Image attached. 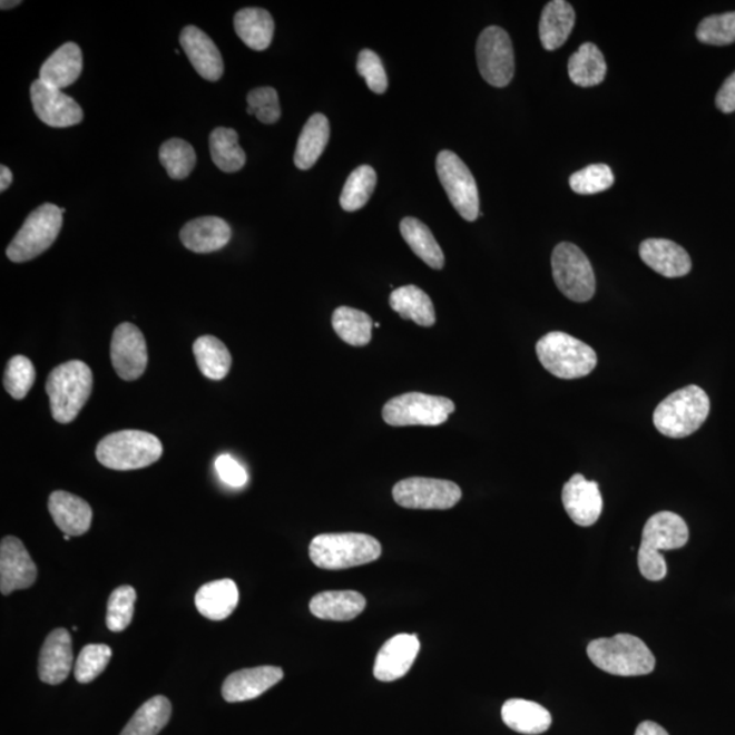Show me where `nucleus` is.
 Returning <instances> with one entry per match:
<instances>
[{"mask_svg": "<svg viewBox=\"0 0 735 735\" xmlns=\"http://www.w3.org/2000/svg\"><path fill=\"white\" fill-rule=\"evenodd\" d=\"M365 606L366 599L357 591H324L311 599L310 610L321 620L351 621Z\"/></svg>", "mask_w": 735, "mask_h": 735, "instance_id": "nucleus-26", "label": "nucleus"}, {"mask_svg": "<svg viewBox=\"0 0 735 735\" xmlns=\"http://www.w3.org/2000/svg\"><path fill=\"white\" fill-rule=\"evenodd\" d=\"M161 455L163 444L155 434L133 429L108 434L96 449L98 462L119 471L147 468Z\"/></svg>", "mask_w": 735, "mask_h": 735, "instance_id": "nucleus-7", "label": "nucleus"}, {"mask_svg": "<svg viewBox=\"0 0 735 735\" xmlns=\"http://www.w3.org/2000/svg\"><path fill=\"white\" fill-rule=\"evenodd\" d=\"M329 139L330 122L326 116L312 115L300 134L296 153H294V165L302 170L314 167L326 149Z\"/></svg>", "mask_w": 735, "mask_h": 735, "instance_id": "nucleus-32", "label": "nucleus"}, {"mask_svg": "<svg viewBox=\"0 0 735 735\" xmlns=\"http://www.w3.org/2000/svg\"><path fill=\"white\" fill-rule=\"evenodd\" d=\"M22 2H17V0H12V2H9V0H3L2 3H0V9L2 10H9L12 8H17V6H20Z\"/></svg>", "mask_w": 735, "mask_h": 735, "instance_id": "nucleus-52", "label": "nucleus"}, {"mask_svg": "<svg viewBox=\"0 0 735 735\" xmlns=\"http://www.w3.org/2000/svg\"><path fill=\"white\" fill-rule=\"evenodd\" d=\"M716 108L723 114L735 112V71L728 77L716 95Z\"/></svg>", "mask_w": 735, "mask_h": 735, "instance_id": "nucleus-49", "label": "nucleus"}, {"mask_svg": "<svg viewBox=\"0 0 735 735\" xmlns=\"http://www.w3.org/2000/svg\"><path fill=\"white\" fill-rule=\"evenodd\" d=\"M376 171L370 165H361L347 177L341 194V207L345 212L363 208L376 187Z\"/></svg>", "mask_w": 735, "mask_h": 735, "instance_id": "nucleus-39", "label": "nucleus"}, {"mask_svg": "<svg viewBox=\"0 0 735 735\" xmlns=\"http://www.w3.org/2000/svg\"><path fill=\"white\" fill-rule=\"evenodd\" d=\"M639 254L648 267L666 278L684 277L692 268L689 254L667 238H647L640 244Z\"/></svg>", "mask_w": 735, "mask_h": 735, "instance_id": "nucleus-21", "label": "nucleus"}, {"mask_svg": "<svg viewBox=\"0 0 735 735\" xmlns=\"http://www.w3.org/2000/svg\"><path fill=\"white\" fill-rule=\"evenodd\" d=\"M357 71L365 79L367 88L373 94L383 95L389 88L388 74H385L382 59L371 49H363L359 55Z\"/></svg>", "mask_w": 735, "mask_h": 735, "instance_id": "nucleus-47", "label": "nucleus"}, {"mask_svg": "<svg viewBox=\"0 0 735 735\" xmlns=\"http://www.w3.org/2000/svg\"><path fill=\"white\" fill-rule=\"evenodd\" d=\"M615 183V175L605 164L588 165L569 177L572 192L580 195H594L606 192Z\"/></svg>", "mask_w": 735, "mask_h": 735, "instance_id": "nucleus-42", "label": "nucleus"}, {"mask_svg": "<svg viewBox=\"0 0 735 735\" xmlns=\"http://www.w3.org/2000/svg\"><path fill=\"white\" fill-rule=\"evenodd\" d=\"M373 327L379 329V327H380V323H373Z\"/></svg>", "mask_w": 735, "mask_h": 735, "instance_id": "nucleus-53", "label": "nucleus"}, {"mask_svg": "<svg viewBox=\"0 0 735 735\" xmlns=\"http://www.w3.org/2000/svg\"><path fill=\"white\" fill-rule=\"evenodd\" d=\"M70 538H71L70 536L65 535L66 541H69Z\"/></svg>", "mask_w": 735, "mask_h": 735, "instance_id": "nucleus-54", "label": "nucleus"}, {"mask_svg": "<svg viewBox=\"0 0 735 735\" xmlns=\"http://www.w3.org/2000/svg\"><path fill=\"white\" fill-rule=\"evenodd\" d=\"M562 506L575 525L588 527L598 522L604 508L598 483L581 474L572 476L562 488Z\"/></svg>", "mask_w": 735, "mask_h": 735, "instance_id": "nucleus-18", "label": "nucleus"}, {"mask_svg": "<svg viewBox=\"0 0 735 735\" xmlns=\"http://www.w3.org/2000/svg\"><path fill=\"white\" fill-rule=\"evenodd\" d=\"M112 657V649L107 645H88L79 653L74 676L78 683L89 684L106 670Z\"/></svg>", "mask_w": 735, "mask_h": 735, "instance_id": "nucleus-45", "label": "nucleus"}, {"mask_svg": "<svg viewBox=\"0 0 735 735\" xmlns=\"http://www.w3.org/2000/svg\"><path fill=\"white\" fill-rule=\"evenodd\" d=\"M336 335L351 346H366L372 340L373 322L365 312L340 306L331 318Z\"/></svg>", "mask_w": 735, "mask_h": 735, "instance_id": "nucleus-37", "label": "nucleus"}, {"mask_svg": "<svg viewBox=\"0 0 735 735\" xmlns=\"http://www.w3.org/2000/svg\"><path fill=\"white\" fill-rule=\"evenodd\" d=\"M689 539L688 526L679 514L661 511L647 520L643 530L637 564L647 580L658 581L667 574L666 561L660 550L685 547Z\"/></svg>", "mask_w": 735, "mask_h": 735, "instance_id": "nucleus-1", "label": "nucleus"}, {"mask_svg": "<svg viewBox=\"0 0 735 735\" xmlns=\"http://www.w3.org/2000/svg\"><path fill=\"white\" fill-rule=\"evenodd\" d=\"M61 226H63V213L60 207L52 204L41 205L24 219L22 228L12 238L6 254L14 263L32 261L51 248Z\"/></svg>", "mask_w": 735, "mask_h": 735, "instance_id": "nucleus-8", "label": "nucleus"}, {"mask_svg": "<svg viewBox=\"0 0 735 735\" xmlns=\"http://www.w3.org/2000/svg\"><path fill=\"white\" fill-rule=\"evenodd\" d=\"M194 355L199 371L207 379L223 380L232 366V355L228 347L216 336L204 335L194 343Z\"/></svg>", "mask_w": 735, "mask_h": 735, "instance_id": "nucleus-35", "label": "nucleus"}, {"mask_svg": "<svg viewBox=\"0 0 735 735\" xmlns=\"http://www.w3.org/2000/svg\"><path fill=\"white\" fill-rule=\"evenodd\" d=\"M576 16L566 0H553L545 6L539 21V39L547 51H556L568 40L575 27Z\"/></svg>", "mask_w": 735, "mask_h": 735, "instance_id": "nucleus-29", "label": "nucleus"}, {"mask_svg": "<svg viewBox=\"0 0 735 735\" xmlns=\"http://www.w3.org/2000/svg\"><path fill=\"white\" fill-rule=\"evenodd\" d=\"M180 45L196 72L206 81L216 82L224 76V60L219 49L204 30L193 24L184 28Z\"/></svg>", "mask_w": 735, "mask_h": 735, "instance_id": "nucleus-20", "label": "nucleus"}, {"mask_svg": "<svg viewBox=\"0 0 735 735\" xmlns=\"http://www.w3.org/2000/svg\"><path fill=\"white\" fill-rule=\"evenodd\" d=\"M400 228L404 242L421 261L434 270L444 267L443 249L440 248L437 238L424 223L413 217H406L401 220Z\"/></svg>", "mask_w": 735, "mask_h": 735, "instance_id": "nucleus-34", "label": "nucleus"}, {"mask_svg": "<svg viewBox=\"0 0 735 735\" xmlns=\"http://www.w3.org/2000/svg\"><path fill=\"white\" fill-rule=\"evenodd\" d=\"M455 412L449 398L408 392L392 398L383 408V420L391 427H439Z\"/></svg>", "mask_w": 735, "mask_h": 735, "instance_id": "nucleus-9", "label": "nucleus"}, {"mask_svg": "<svg viewBox=\"0 0 735 735\" xmlns=\"http://www.w3.org/2000/svg\"><path fill=\"white\" fill-rule=\"evenodd\" d=\"M216 470L220 481L232 488H242L248 482L247 470L235 458L220 455L216 461Z\"/></svg>", "mask_w": 735, "mask_h": 735, "instance_id": "nucleus-48", "label": "nucleus"}, {"mask_svg": "<svg viewBox=\"0 0 735 735\" xmlns=\"http://www.w3.org/2000/svg\"><path fill=\"white\" fill-rule=\"evenodd\" d=\"M48 510L55 525L70 537H79L88 532L94 519V511L88 502L65 490H57L49 496Z\"/></svg>", "mask_w": 735, "mask_h": 735, "instance_id": "nucleus-23", "label": "nucleus"}, {"mask_svg": "<svg viewBox=\"0 0 735 735\" xmlns=\"http://www.w3.org/2000/svg\"><path fill=\"white\" fill-rule=\"evenodd\" d=\"M420 647L416 635L401 634L392 637L380 648L373 676L382 683L396 682L406 676L420 653Z\"/></svg>", "mask_w": 735, "mask_h": 735, "instance_id": "nucleus-17", "label": "nucleus"}, {"mask_svg": "<svg viewBox=\"0 0 735 735\" xmlns=\"http://www.w3.org/2000/svg\"><path fill=\"white\" fill-rule=\"evenodd\" d=\"M12 174L8 167H0V192L4 193L11 186Z\"/></svg>", "mask_w": 735, "mask_h": 735, "instance_id": "nucleus-51", "label": "nucleus"}, {"mask_svg": "<svg viewBox=\"0 0 735 735\" xmlns=\"http://www.w3.org/2000/svg\"><path fill=\"white\" fill-rule=\"evenodd\" d=\"M228 223L218 217H200L189 220L180 231V241L196 254H210L223 249L231 242Z\"/></svg>", "mask_w": 735, "mask_h": 735, "instance_id": "nucleus-24", "label": "nucleus"}, {"mask_svg": "<svg viewBox=\"0 0 735 735\" xmlns=\"http://www.w3.org/2000/svg\"><path fill=\"white\" fill-rule=\"evenodd\" d=\"M46 390L53 420L59 424H70L94 391V373L82 361H69L49 373Z\"/></svg>", "mask_w": 735, "mask_h": 735, "instance_id": "nucleus-2", "label": "nucleus"}, {"mask_svg": "<svg viewBox=\"0 0 735 735\" xmlns=\"http://www.w3.org/2000/svg\"><path fill=\"white\" fill-rule=\"evenodd\" d=\"M36 579V564L21 539L4 537L0 543V591L9 596L12 591L32 587Z\"/></svg>", "mask_w": 735, "mask_h": 735, "instance_id": "nucleus-16", "label": "nucleus"}, {"mask_svg": "<svg viewBox=\"0 0 735 735\" xmlns=\"http://www.w3.org/2000/svg\"><path fill=\"white\" fill-rule=\"evenodd\" d=\"M635 735H669L658 723L646 721L636 728Z\"/></svg>", "mask_w": 735, "mask_h": 735, "instance_id": "nucleus-50", "label": "nucleus"}, {"mask_svg": "<svg viewBox=\"0 0 735 735\" xmlns=\"http://www.w3.org/2000/svg\"><path fill=\"white\" fill-rule=\"evenodd\" d=\"M608 66L600 49L592 42L580 46L568 61L569 78L581 88H591L604 82Z\"/></svg>", "mask_w": 735, "mask_h": 735, "instance_id": "nucleus-33", "label": "nucleus"}, {"mask_svg": "<svg viewBox=\"0 0 735 735\" xmlns=\"http://www.w3.org/2000/svg\"><path fill=\"white\" fill-rule=\"evenodd\" d=\"M709 398L697 385H688L665 398L654 412V425L664 437L684 439L700 429L709 414Z\"/></svg>", "mask_w": 735, "mask_h": 735, "instance_id": "nucleus-5", "label": "nucleus"}, {"mask_svg": "<svg viewBox=\"0 0 735 735\" xmlns=\"http://www.w3.org/2000/svg\"><path fill=\"white\" fill-rule=\"evenodd\" d=\"M170 714L171 706L167 697H151L134 714L120 735H158L168 725Z\"/></svg>", "mask_w": 735, "mask_h": 735, "instance_id": "nucleus-36", "label": "nucleus"}, {"mask_svg": "<svg viewBox=\"0 0 735 735\" xmlns=\"http://www.w3.org/2000/svg\"><path fill=\"white\" fill-rule=\"evenodd\" d=\"M137 591L131 586H120L110 594L107 605V627L112 633H121L133 621Z\"/></svg>", "mask_w": 735, "mask_h": 735, "instance_id": "nucleus-41", "label": "nucleus"}, {"mask_svg": "<svg viewBox=\"0 0 735 735\" xmlns=\"http://www.w3.org/2000/svg\"><path fill=\"white\" fill-rule=\"evenodd\" d=\"M110 360L122 380L133 382L143 376L149 361L143 331L133 323H121L116 327L110 342Z\"/></svg>", "mask_w": 735, "mask_h": 735, "instance_id": "nucleus-14", "label": "nucleus"}, {"mask_svg": "<svg viewBox=\"0 0 735 735\" xmlns=\"http://www.w3.org/2000/svg\"><path fill=\"white\" fill-rule=\"evenodd\" d=\"M392 498L409 510H450L462 499V490L452 481L410 477L396 483Z\"/></svg>", "mask_w": 735, "mask_h": 735, "instance_id": "nucleus-12", "label": "nucleus"}, {"mask_svg": "<svg viewBox=\"0 0 735 735\" xmlns=\"http://www.w3.org/2000/svg\"><path fill=\"white\" fill-rule=\"evenodd\" d=\"M159 161L170 179L184 180L192 175L196 165L194 147L179 138H171L159 149Z\"/></svg>", "mask_w": 735, "mask_h": 735, "instance_id": "nucleus-40", "label": "nucleus"}, {"mask_svg": "<svg viewBox=\"0 0 735 735\" xmlns=\"http://www.w3.org/2000/svg\"><path fill=\"white\" fill-rule=\"evenodd\" d=\"M247 114L255 115L265 125H274L281 118V107L277 90L273 88H256L247 96Z\"/></svg>", "mask_w": 735, "mask_h": 735, "instance_id": "nucleus-46", "label": "nucleus"}, {"mask_svg": "<svg viewBox=\"0 0 735 735\" xmlns=\"http://www.w3.org/2000/svg\"><path fill=\"white\" fill-rule=\"evenodd\" d=\"M284 678L277 666H259L232 673L223 685V696L228 703L254 700Z\"/></svg>", "mask_w": 735, "mask_h": 735, "instance_id": "nucleus-19", "label": "nucleus"}, {"mask_svg": "<svg viewBox=\"0 0 735 735\" xmlns=\"http://www.w3.org/2000/svg\"><path fill=\"white\" fill-rule=\"evenodd\" d=\"M382 545L376 538L361 532H331L312 539L310 557L316 567L340 571L376 561Z\"/></svg>", "mask_w": 735, "mask_h": 735, "instance_id": "nucleus-4", "label": "nucleus"}, {"mask_svg": "<svg viewBox=\"0 0 735 735\" xmlns=\"http://www.w3.org/2000/svg\"><path fill=\"white\" fill-rule=\"evenodd\" d=\"M238 590L235 581L220 579L202 586L195 596L196 609L208 620L220 621L237 608Z\"/></svg>", "mask_w": 735, "mask_h": 735, "instance_id": "nucleus-27", "label": "nucleus"}, {"mask_svg": "<svg viewBox=\"0 0 735 735\" xmlns=\"http://www.w3.org/2000/svg\"><path fill=\"white\" fill-rule=\"evenodd\" d=\"M587 655L598 669L612 676H647L655 669L651 649L639 637L629 634L592 640L587 647Z\"/></svg>", "mask_w": 735, "mask_h": 735, "instance_id": "nucleus-3", "label": "nucleus"}, {"mask_svg": "<svg viewBox=\"0 0 735 735\" xmlns=\"http://www.w3.org/2000/svg\"><path fill=\"white\" fill-rule=\"evenodd\" d=\"M235 30L245 46L254 51H265L272 45L274 20L265 9L247 8L236 12Z\"/></svg>", "mask_w": 735, "mask_h": 735, "instance_id": "nucleus-30", "label": "nucleus"}, {"mask_svg": "<svg viewBox=\"0 0 735 735\" xmlns=\"http://www.w3.org/2000/svg\"><path fill=\"white\" fill-rule=\"evenodd\" d=\"M390 306L402 318L412 321L421 327H432L437 323L431 297L414 285L398 287L392 292Z\"/></svg>", "mask_w": 735, "mask_h": 735, "instance_id": "nucleus-31", "label": "nucleus"}, {"mask_svg": "<svg viewBox=\"0 0 735 735\" xmlns=\"http://www.w3.org/2000/svg\"><path fill=\"white\" fill-rule=\"evenodd\" d=\"M551 272L564 296L576 303L590 302L596 293V274L578 245L560 243L551 254Z\"/></svg>", "mask_w": 735, "mask_h": 735, "instance_id": "nucleus-10", "label": "nucleus"}, {"mask_svg": "<svg viewBox=\"0 0 735 735\" xmlns=\"http://www.w3.org/2000/svg\"><path fill=\"white\" fill-rule=\"evenodd\" d=\"M36 370L32 361L24 355H14L6 366L3 384L14 400H23L33 388Z\"/></svg>", "mask_w": 735, "mask_h": 735, "instance_id": "nucleus-43", "label": "nucleus"}, {"mask_svg": "<svg viewBox=\"0 0 735 735\" xmlns=\"http://www.w3.org/2000/svg\"><path fill=\"white\" fill-rule=\"evenodd\" d=\"M539 363L551 375L559 379H580L596 370L598 357L596 351L575 336L551 331L537 342Z\"/></svg>", "mask_w": 735, "mask_h": 735, "instance_id": "nucleus-6", "label": "nucleus"}, {"mask_svg": "<svg viewBox=\"0 0 735 735\" xmlns=\"http://www.w3.org/2000/svg\"><path fill=\"white\" fill-rule=\"evenodd\" d=\"M82 69L81 48L76 42H66L41 66L39 79L61 90L76 82L81 76Z\"/></svg>", "mask_w": 735, "mask_h": 735, "instance_id": "nucleus-25", "label": "nucleus"}, {"mask_svg": "<svg viewBox=\"0 0 735 735\" xmlns=\"http://www.w3.org/2000/svg\"><path fill=\"white\" fill-rule=\"evenodd\" d=\"M477 63L482 78L494 88H504L512 81L513 48L504 29L489 27L478 37Z\"/></svg>", "mask_w": 735, "mask_h": 735, "instance_id": "nucleus-13", "label": "nucleus"}, {"mask_svg": "<svg viewBox=\"0 0 735 735\" xmlns=\"http://www.w3.org/2000/svg\"><path fill=\"white\" fill-rule=\"evenodd\" d=\"M501 718L511 731L537 735L549 731L551 715L541 704L523 700V698H511L501 708Z\"/></svg>", "mask_w": 735, "mask_h": 735, "instance_id": "nucleus-28", "label": "nucleus"}, {"mask_svg": "<svg viewBox=\"0 0 735 735\" xmlns=\"http://www.w3.org/2000/svg\"><path fill=\"white\" fill-rule=\"evenodd\" d=\"M441 186L461 217L473 223L480 214V196L473 174L455 153L443 150L437 159Z\"/></svg>", "mask_w": 735, "mask_h": 735, "instance_id": "nucleus-11", "label": "nucleus"}, {"mask_svg": "<svg viewBox=\"0 0 735 735\" xmlns=\"http://www.w3.org/2000/svg\"><path fill=\"white\" fill-rule=\"evenodd\" d=\"M30 98L37 118L49 127L66 128L84 120V110L74 98L41 79L32 84Z\"/></svg>", "mask_w": 735, "mask_h": 735, "instance_id": "nucleus-15", "label": "nucleus"}, {"mask_svg": "<svg viewBox=\"0 0 735 735\" xmlns=\"http://www.w3.org/2000/svg\"><path fill=\"white\" fill-rule=\"evenodd\" d=\"M696 36L703 45H733L735 42V11L704 18L698 23Z\"/></svg>", "mask_w": 735, "mask_h": 735, "instance_id": "nucleus-44", "label": "nucleus"}, {"mask_svg": "<svg viewBox=\"0 0 735 735\" xmlns=\"http://www.w3.org/2000/svg\"><path fill=\"white\" fill-rule=\"evenodd\" d=\"M72 646L69 630L58 628L47 636L39 659V677L42 683H63L72 667Z\"/></svg>", "mask_w": 735, "mask_h": 735, "instance_id": "nucleus-22", "label": "nucleus"}, {"mask_svg": "<svg viewBox=\"0 0 735 735\" xmlns=\"http://www.w3.org/2000/svg\"><path fill=\"white\" fill-rule=\"evenodd\" d=\"M210 155L213 163L225 174H235L247 163L238 134L233 128L218 127L210 135Z\"/></svg>", "mask_w": 735, "mask_h": 735, "instance_id": "nucleus-38", "label": "nucleus"}]
</instances>
